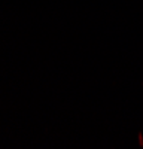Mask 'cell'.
I'll return each mask as SVG.
<instances>
[]
</instances>
